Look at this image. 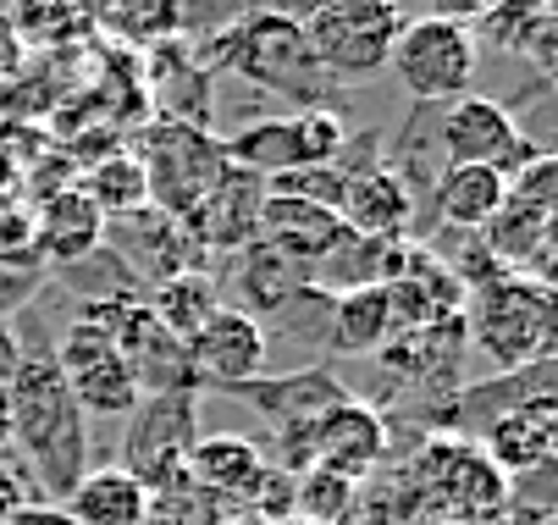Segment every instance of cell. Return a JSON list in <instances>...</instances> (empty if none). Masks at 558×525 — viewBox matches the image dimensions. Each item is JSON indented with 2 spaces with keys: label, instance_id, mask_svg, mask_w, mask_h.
<instances>
[{
  "label": "cell",
  "instance_id": "16",
  "mask_svg": "<svg viewBox=\"0 0 558 525\" xmlns=\"http://www.w3.org/2000/svg\"><path fill=\"white\" fill-rule=\"evenodd\" d=\"M260 205H266V178H255V172H244V167L227 161L221 183L199 199V210L183 221V228H189V239H194L205 255H210V249L238 255L244 244L260 239Z\"/></svg>",
  "mask_w": 558,
  "mask_h": 525
},
{
  "label": "cell",
  "instance_id": "39",
  "mask_svg": "<svg viewBox=\"0 0 558 525\" xmlns=\"http://www.w3.org/2000/svg\"><path fill=\"white\" fill-rule=\"evenodd\" d=\"M498 7V0H432V17H448V23H475V17H487Z\"/></svg>",
  "mask_w": 558,
  "mask_h": 525
},
{
  "label": "cell",
  "instance_id": "36",
  "mask_svg": "<svg viewBox=\"0 0 558 525\" xmlns=\"http://www.w3.org/2000/svg\"><path fill=\"white\" fill-rule=\"evenodd\" d=\"M238 17H244V0H178V39L183 45H210Z\"/></svg>",
  "mask_w": 558,
  "mask_h": 525
},
{
  "label": "cell",
  "instance_id": "24",
  "mask_svg": "<svg viewBox=\"0 0 558 525\" xmlns=\"http://www.w3.org/2000/svg\"><path fill=\"white\" fill-rule=\"evenodd\" d=\"M504 199H509V183L493 167H442L432 178V205L448 233H482L504 210Z\"/></svg>",
  "mask_w": 558,
  "mask_h": 525
},
{
  "label": "cell",
  "instance_id": "20",
  "mask_svg": "<svg viewBox=\"0 0 558 525\" xmlns=\"http://www.w3.org/2000/svg\"><path fill=\"white\" fill-rule=\"evenodd\" d=\"M39 216H34V255L45 266H72L106 244V216L89 205L84 188H56V194H39Z\"/></svg>",
  "mask_w": 558,
  "mask_h": 525
},
{
  "label": "cell",
  "instance_id": "11",
  "mask_svg": "<svg viewBox=\"0 0 558 525\" xmlns=\"http://www.w3.org/2000/svg\"><path fill=\"white\" fill-rule=\"evenodd\" d=\"M310 454H315V471H332V476L365 487L392 460V420L371 399L349 393L310 420Z\"/></svg>",
  "mask_w": 558,
  "mask_h": 525
},
{
  "label": "cell",
  "instance_id": "10",
  "mask_svg": "<svg viewBox=\"0 0 558 525\" xmlns=\"http://www.w3.org/2000/svg\"><path fill=\"white\" fill-rule=\"evenodd\" d=\"M50 349H56V365L72 388V404L84 410V420H128L138 410V399H144L138 377L117 354L111 332H100L84 316H72V327H61V338Z\"/></svg>",
  "mask_w": 558,
  "mask_h": 525
},
{
  "label": "cell",
  "instance_id": "22",
  "mask_svg": "<svg viewBox=\"0 0 558 525\" xmlns=\"http://www.w3.org/2000/svg\"><path fill=\"white\" fill-rule=\"evenodd\" d=\"M72 525H144L155 498L144 492V481L122 465H95L77 476V487L56 503Z\"/></svg>",
  "mask_w": 558,
  "mask_h": 525
},
{
  "label": "cell",
  "instance_id": "42",
  "mask_svg": "<svg viewBox=\"0 0 558 525\" xmlns=\"http://www.w3.org/2000/svg\"><path fill=\"white\" fill-rule=\"evenodd\" d=\"M144 525H183V514H178V509H172V503H155V509H149V520H144Z\"/></svg>",
  "mask_w": 558,
  "mask_h": 525
},
{
  "label": "cell",
  "instance_id": "27",
  "mask_svg": "<svg viewBox=\"0 0 558 525\" xmlns=\"http://www.w3.org/2000/svg\"><path fill=\"white\" fill-rule=\"evenodd\" d=\"M221 149H227L232 167H244V172H255L266 183L299 167V144H293L288 117H255V122H244L238 133H227Z\"/></svg>",
  "mask_w": 558,
  "mask_h": 525
},
{
  "label": "cell",
  "instance_id": "8",
  "mask_svg": "<svg viewBox=\"0 0 558 525\" xmlns=\"http://www.w3.org/2000/svg\"><path fill=\"white\" fill-rule=\"evenodd\" d=\"M398 28H404L398 0H322V12L304 23V39L332 84H365L387 66Z\"/></svg>",
  "mask_w": 558,
  "mask_h": 525
},
{
  "label": "cell",
  "instance_id": "4",
  "mask_svg": "<svg viewBox=\"0 0 558 525\" xmlns=\"http://www.w3.org/2000/svg\"><path fill=\"white\" fill-rule=\"evenodd\" d=\"M426 520L442 525H487L504 503H509V476L482 454L475 437H415V448L404 454Z\"/></svg>",
  "mask_w": 558,
  "mask_h": 525
},
{
  "label": "cell",
  "instance_id": "2",
  "mask_svg": "<svg viewBox=\"0 0 558 525\" xmlns=\"http://www.w3.org/2000/svg\"><path fill=\"white\" fill-rule=\"evenodd\" d=\"M194 56H199L210 72H238V78H250L255 89L293 100L299 111L338 100V84L322 72V61H315V50H310V39H304V23H282V17L244 12L221 39L194 45Z\"/></svg>",
  "mask_w": 558,
  "mask_h": 525
},
{
  "label": "cell",
  "instance_id": "32",
  "mask_svg": "<svg viewBox=\"0 0 558 525\" xmlns=\"http://www.w3.org/2000/svg\"><path fill=\"white\" fill-rule=\"evenodd\" d=\"M360 498H365V487H360V481H343V476H332V471H304V476H293V514L310 520V525H354Z\"/></svg>",
  "mask_w": 558,
  "mask_h": 525
},
{
  "label": "cell",
  "instance_id": "38",
  "mask_svg": "<svg viewBox=\"0 0 558 525\" xmlns=\"http://www.w3.org/2000/svg\"><path fill=\"white\" fill-rule=\"evenodd\" d=\"M244 12L282 17V23H310L315 12H322V0H244Z\"/></svg>",
  "mask_w": 558,
  "mask_h": 525
},
{
  "label": "cell",
  "instance_id": "23",
  "mask_svg": "<svg viewBox=\"0 0 558 525\" xmlns=\"http://www.w3.org/2000/svg\"><path fill=\"white\" fill-rule=\"evenodd\" d=\"M155 61V106H161L167 122L183 127H210V66L194 56V45L172 39L161 50H149Z\"/></svg>",
  "mask_w": 558,
  "mask_h": 525
},
{
  "label": "cell",
  "instance_id": "26",
  "mask_svg": "<svg viewBox=\"0 0 558 525\" xmlns=\"http://www.w3.org/2000/svg\"><path fill=\"white\" fill-rule=\"evenodd\" d=\"M144 305L155 310V321H161V327H167L178 343H189V338L205 327V316L221 305L216 271H210V266L178 271V277H167V282H155V288L144 293Z\"/></svg>",
  "mask_w": 558,
  "mask_h": 525
},
{
  "label": "cell",
  "instance_id": "13",
  "mask_svg": "<svg viewBox=\"0 0 558 525\" xmlns=\"http://www.w3.org/2000/svg\"><path fill=\"white\" fill-rule=\"evenodd\" d=\"M266 471H271V454L244 431H210V437L194 442V454H189V487L199 498H210L216 509H227V514L250 509V498H255Z\"/></svg>",
  "mask_w": 558,
  "mask_h": 525
},
{
  "label": "cell",
  "instance_id": "21",
  "mask_svg": "<svg viewBox=\"0 0 558 525\" xmlns=\"http://www.w3.org/2000/svg\"><path fill=\"white\" fill-rule=\"evenodd\" d=\"M216 288L232 293V298H221V305L250 310L255 321H266L282 298H293L304 288V271L288 255H277L266 239H255V244H244V249L232 255V266H227V277H216Z\"/></svg>",
  "mask_w": 558,
  "mask_h": 525
},
{
  "label": "cell",
  "instance_id": "6",
  "mask_svg": "<svg viewBox=\"0 0 558 525\" xmlns=\"http://www.w3.org/2000/svg\"><path fill=\"white\" fill-rule=\"evenodd\" d=\"M199 393H144L128 415V448L122 471L144 481L149 498H183L189 487V454L199 442Z\"/></svg>",
  "mask_w": 558,
  "mask_h": 525
},
{
  "label": "cell",
  "instance_id": "3",
  "mask_svg": "<svg viewBox=\"0 0 558 525\" xmlns=\"http://www.w3.org/2000/svg\"><path fill=\"white\" fill-rule=\"evenodd\" d=\"M470 349L487 354L498 370H525L553 359V282L498 271L493 282L464 293Z\"/></svg>",
  "mask_w": 558,
  "mask_h": 525
},
{
  "label": "cell",
  "instance_id": "34",
  "mask_svg": "<svg viewBox=\"0 0 558 525\" xmlns=\"http://www.w3.org/2000/svg\"><path fill=\"white\" fill-rule=\"evenodd\" d=\"M343 188H349V172L338 161H327V167H293V172H282V178L266 183V194H288V199L327 205V210L343 205Z\"/></svg>",
  "mask_w": 558,
  "mask_h": 525
},
{
  "label": "cell",
  "instance_id": "29",
  "mask_svg": "<svg viewBox=\"0 0 558 525\" xmlns=\"http://www.w3.org/2000/svg\"><path fill=\"white\" fill-rule=\"evenodd\" d=\"M77 188L89 194V205H95L106 221L133 216V210H144V205H149V183H144V167H138L133 149H117V156L95 161V167L84 172V183H77Z\"/></svg>",
  "mask_w": 558,
  "mask_h": 525
},
{
  "label": "cell",
  "instance_id": "35",
  "mask_svg": "<svg viewBox=\"0 0 558 525\" xmlns=\"http://www.w3.org/2000/svg\"><path fill=\"white\" fill-rule=\"evenodd\" d=\"M77 12L72 0H17V17H12V28L28 39V45H61L72 28H77Z\"/></svg>",
  "mask_w": 558,
  "mask_h": 525
},
{
  "label": "cell",
  "instance_id": "31",
  "mask_svg": "<svg viewBox=\"0 0 558 525\" xmlns=\"http://www.w3.org/2000/svg\"><path fill=\"white\" fill-rule=\"evenodd\" d=\"M100 28L128 50H161L178 39V0H111Z\"/></svg>",
  "mask_w": 558,
  "mask_h": 525
},
{
  "label": "cell",
  "instance_id": "15",
  "mask_svg": "<svg viewBox=\"0 0 558 525\" xmlns=\"http://www.w3.org/2000/svg\"><path fill=\"white\" fill-rule=\"evenodd\" d=\"M106 249H117V255L138 271V282H167V277H178V271L205 266V249L189 239L183 221L149 210V205L133 210V216L106 221Z\"/></svg>",
  "mask_w": 558,
  "mask_h": 525
},
{
  "label": "cell",
  "instance_id": "14",
  "mask_svg": "<svg viewBox=\"0 0 558 525\" xmlns=\"http://www.w3.org/2000/svg\"><path fill=\"white\" fill-rule=\"evenodd\" d=\"M227 399H244L271 431L277 426H293V420H315L322 410H332L338 399H349V382L338 377V370L327 365V359H310V365H288V370H277V377H250V382H238V388H227Z\"/></svg>",
  "mask_w": 558,
  "mask_h": 525
},
{
  "label": "cell",
  "instance_id": "37",
  "mask_svg": "<svg viewBox=\"0 0 558 525\" xmlns=\"http://www.w3.org/2000/svg\"><path fill=\"white\" fill-rule=\"evenodd\" d=\"M45 282V260L28 249V255H7L0 260V321H12L34 305V293Z\"/></svg>",
  "mask_w": 558,
  "mask_h": 525
},
{
  "label": "cell",
  "instance_id": "19",
  "mask_svg": "<svg viewBox=\"0 0 558 525\" xmlns=\"http://www.w3.org/2000/svg\"><path fill=\"white\" fill-rule=\"evenodd\" d=\"M338 216H343V228L360 233V239H410V228H415V194H410V183L398 178L387 161H376V167L349 178Z\"/></svg>",
  "mask_w": 558,
  "mask_h": 525
},
{
  "label": "cell",
  "instance_id": "18",
  "mask_svg": "<svg viewBox=\"0 0 558 525\" xmlns=\"http://www.w3.org/2000/svg\"><path fill=\"white\" fill-rule=\"evenodd\" d=\"M260 239L277 255H288L299 271H310L315 260H327L349 239V228H343V216L327 210V205H304V199H288V194H266V205H260Z\"/></svg>",
  "mask_w": 558,
  "mask_h": 525
},
{
  "label": "cell",
  "instance_id": "9",
  "mask_svg": "<svg viewBox=\"0 0 558 525\" xmlns=\"http://www.w3.org/2000/svg\"><path fill=\"white\" fill-rule=\"evenodd\" d=\"M437 144H442L448 167H493L504 178H514L520 167H531L542 156V144L525 138V127L509 117V106L493 95H475V89L437 106Z\"/></svg>",
  "mask_w": 558,
  "mask_h": 525
},
{
  "label": "cell",
  "instance_id": "5",
  "mask_svg": "<svg viewBox=\"0 0 558 525\" xmlns=\"http://www.w3.org/2000/svg\"><path fill=\"white\" fill-rule=\"evenodd\" d=\"M138 167L149 183V210H161L172 221H189L199 210V199L221 183L227 172V149L221 138H210L205 127H183V122H149L138 133Z\"/></svg>",
  "mask_w": 558,
  "mask_h": 525
},
{
  "label": "cell",
  "instance_id": "40",
  "mask_svg": "<svg viewBox=\"0 0 558 525\" xmlns=\"http://www.w3.org/2000/svg\"><path fill=\"white\" fill-rule=\"evenodd\" d=\"M17 359H23V343H17V327L12 321H0V388L12 382V370H17Z\"/></svg>",
  "mask_w": 558,
  "mask_h": 525
},
{
  "label": "cell",
  "instance_id": "43",
  "mask_svg": "<svg viewBox=\"0 0 558 525\" xmlns=\"http://www.w3.org/2000/svg\"><path fill=\"white\" fill-rule=\"evenodd\" d=\"M282 525H310V520H299V514H293V520H282Z\"/></svg>",
  "mask_w": 558,
  "mask_h": 525
},
{
  "label": "cell",
  "instance_id": "7",
  "mask_svg": "<svg viewBox=\"0 0 558 525\" xmlns=\"http://www.w3.org/2000/svg\"><path fill=\"white\" fill-rule=\"evenodd\" d=\"M387 66L398 72L421 106H448L459 95H470L475 84V66H482V39L464 23H448V17H404L392 50H387Z\"/></svg>",
  "mask_w": 558,
  "mask_h": 525
},
{
  "label": "cell",
  "instance_id": "1",
  "mask_svg": "<svg viewBox=\"0 0 558 525\" xmlns=\"http://www.w3.org/2000/svg\"><path fill=\"white\" fill-rule=\"evenodd\" d=\"M17 343L23 359L7 382V404H12V448L28 465L34 487L45 503H61L77 476L89 471V420L72 404V388L56 365V349L45 338V321L28 310L17 316Z\"/></svg>",
  "mask_w": 558,
  "mask_h": 525
},
{
  "label": "cell",
  "instance_id": "44",
  "mask_svg": "<svg viewBox=\"0 0 558 525\" xmlns=\"http://www.w3.org/2000/svg\"><path fill=\"white\" fill-rule=\"evenodd\" d=\"M426 525H442V520H426Z\"/></svg>",
  "mask_w": 558,
  "mask_h": 525
},
{
  "label": "cell",
  "instance_id": "30",
  "mask_svg": "<svg viewBox=\"0 0 558 525\" xmlns=\"http://www.w3.org/2000/svg\"><path fill=\"white\" fill-rule=\"evenodd\" d=\"M327 321H332V298L304 282L260 327H266V343H304V354H327Z\"/></svg>",
  "mask_w": 558,
  "mask_h": 525
},
{
  "label": "cell",
  "instance_id": "28",
  "mask_svg": "<svg viewBox=\"0 0 558 525\" xmlns=\"http://www.w3.org/2000/svg\"><path fill=\"white\" fill-rule=\"evenodd\" d=\"M381 255H387V239H360V233H349L327 260H315V266L304 271V282L322 288L327 298L354 293V288H381Z\"/></svg>",
  "mask_w": 558,
  "mask_h": 525
},
{
  "label": "cell",
  "instance_id": "33",
  "mask_svg": "<svg viewBox=\"0 0 558 525\" xmlns=\"http://www.w3.org/2000/svg\"><path fill=\"white\" fill-rule=\"evenodd\" d=\"M288 127H293V144H299V167H327L349 144V127H343L338 106H304V111L288 117Z\"/></svg>",
  "mask_w": 558,
  "mask_h": 525
},
{
  "label": "cell",
  "instance_id": "41",
  "mask_svg": "<svg viewBox=\"0 0 558 525\" xmlns=\"http://www.w3.org/2000/svg\"><path fill=\"white\" fill-rule=\"evenodd\" d=\"M12 448V404H7V388H0V454Z\"/></svg>",
  "mask_w": 558,
  "mask_h": 525
},
{
  "label": "cell",
  "instance_id": "17",
  "mask_svg": "<svg viewBox=\"0 0 558 525\" xmlns=\"http://www.w3.org/2000/svg\"><path fill=\"white\" fill-rule=\"evenodd\" d=\"M475 442H482V454L509 476H536L553 465V448H558V399L542 393V399H525L514 410H504L498 420H487L482 431H475Z\"/></svg>",
  "mask_w": 558,
  "mask_h": 525
},
{
  "label": "cell",
  "instance_id": "25",
  "mask_svg": "<svg viewBox=\"0 0 558 525\" xmlns=\"http://www.w3.org/2000/svg\"><path fill=\"white\" fill-rule=\"evenodd\" d=\"M392 338V310L381 288H354L332 298V321H327V354L365 359Z\"/></svg>",
  "mask_w": 558,
  "mask_h": 525
},
{
  "label": "cell",
  "instance_id": "12",
  "mask_svg": "<svg viewBox=\"0 0 558 525\" xmlns=\"http://www.w3.org/2000/svg\"><path fill=\"white\" fill-rule=\"evenodd\" d=\"M266 354H271L266 327H260L250 310H232V305H216V310L205 316V327L189 338L194 377H199V388H216V393L260 377Z\"/></svg>",
  "mask_w": 558,
  "mask_h": 525
}]
</instances>
